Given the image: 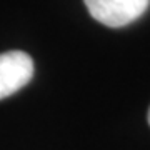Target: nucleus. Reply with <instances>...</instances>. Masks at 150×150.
<instances>
[{
    "mask_svg": "<svg viewBox=\"0 0 150 150\" xmlns=\"http://www.w3.org/2000/svg\"><path fill=\"white\" fill-rule=\"evenodd\" d=\"M88 13L107 27H125L139 20L150 5V0H83Z\"/></svg>",
    "mask_w": 150,
    "mask_h": 150,
    "instance_id": "1",
    "label": "nucleus"
},
{
    "mask_svg": "<svg viewBox=\"0 0 150 150\" xmlns=\"http://www.w3.org/2000/svg\"><path fill=\"white\" fill-rule=\"evenodd\" d=\"M149 123H150V110H149Z\"/></svg>",
    "mask_w": 150,
    "mask_h": 150,
    "instance_id": "3",
    "label": "nucleus"
},
{
    "mask_svg": "<svg viewBox=\"0 0 150 150\" xmlns=\"http://www.w3.org/2000/svg\"><path fill=\"white\" fill-rule=\"evenodd\" d=\"M33 77V60L22 50L0 54V100L13 95Z\"/></svg>",
    "mask_w": 150,
    "mask_h": 150,
    "instance_id": "2",
    "label": "nucleus"
}]
</instances>
